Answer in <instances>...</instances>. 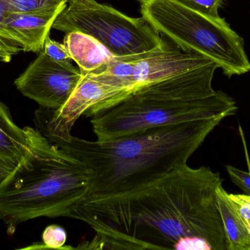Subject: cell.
I'll return each mask as SVG.
<instances>
[{"mask_svg":"<svg viewBox=\"0 0 250 250\" xmlns=\"http://www.w3.org/2000/svg\"><path fill=\"white\" fill-rule=\"evenodd\" d=\"M217 199L226 236V250H250L249 231L222 185L217 188Z\"/></svg>","mask_w":250,"mask_h":250,"instance_id":"11","label":"cell"},{"mask_svg":"<svg viewBox=\"0 0 250 250\" xmlns=\"http://www.w3.org/2000/svg\"><path fill=\"white\" fill-rule=\"evenodd\" d=\"M136 1L141 16L182 49L211 59L229 78L250 71L245 41L226 19L203 14L179 0Z\"/></svg>","mask_w":250,"mask_h":250,"instance_id":"5","label":"cell"},{"mask_svg":"<svg viewBox=\"0 0 250 250\" xmlns=\"http://www.w3.org/2000/svg\"><path fill=\"white\" fill-rule=\"evenodd\" d=\"M225 118L150 128L104 141L81 139L71 134L45 136L89 170L87 194L80 204L109 202L126 198L186 164Z\"/></svg>","mask_w":250,"mask_h":250,"instance_id":"2","label":"cell"},{"mask_svg":"<svg viewBox=\"0 0 250 250\" xmlns=\"http://www.w3.org/2000/svg\"><path fill=\"white\" fill-rule=\"evenodd\" d=\"M42 51L50 58L60 63H71L73 60L64 44L51 39L49 36L45 40Z\"/></svg>","mask_w":250,"mask_h":250,"instance_id":"16","label":"cell"},{"mask_svg":"<svg viewBox=\"0 0 250 250\" xmlns=\"http://www.w3.org/2000/svg\"><path fill=\"white\" fill-rule=\"evenodd\" d=\"M212 63L208 57L183 50L164 37V42L159 48L133 57H116L108 66L89 74L125 90V98L141 87Z\"/></svg>","mask_w":250,"mask_h":250,"instance_id":"7","label":"cell"},{"mask_svg":"<svg viewBox=\"0 0 250 250\" xmlns=\"http://www.w3.org/2000/svg\"><path fill=\"white\" fill-rule=\"evenodd\" d=\"M83 76L71 63H60L41 51L15 80L16 88L42 108L58 110L73 95Z\"/></svg>","mask_w":250,"mask_h":250,"instance_id":"8","label":"cell"},{"mask_svg":"<svg viewBox=\"0 0 250 250\" xmlns=\"http://www.w3.org/2000/svg\"><path fill=\"white\" fill-rule=\"evenodd\" d=\"M52 28L93 37L116 57H133L159 48L164 36L144 18L126 16L96 0H68Z\"/></svg>","mask_w":250,"mask_h":250,"instance_id":"6","label":"cell"},{"mask_svg":"<svg viewBox=\"0 0 250 250\" xmlns=\"http://www.w3.org/2000/svg\"><path fill=\"white\" fill-rule=\"evenodd\" d=\"M66 5L53 11L10 12L6 24L15 44L21 51L41 52L54 22Z\"/></svg>","mask_w":250,"mask_h":250,"instance_id":"9","label":"cell"},{"mask_svg":"<svg viewBox=\"0 0 250 250\" xmlns=\"http://www.w3.org/2000/svg\"><path fill=\"white\" fill-rule=\"evenodd\" d=\"M42 243L45 249H73L64 247L67 242V233L61 226L51 225L48 226L42 233Z\"/></svg>","mask_w":250,"mask_h":250,"instance_id":"14","label":"cell"},{"mask_svg":"<svg viewBox=\"0 0 250 250\" xmlns=\"http://www.w3.org/2000/svg\"><path fill=\"white\" fill-rule=\"evenodd\" d=\"M28 150L26 131L14 123L8 107L0 101V157L17 165Z\"/></svg>","mask_w":250,"mask_h":250,"instance_id":"12","label":"cell"},{"mask_svg":"<svg viewBox=\"0 0 250 250\" xmlns=\"http://www.w3.org/2000/svg\"><path fill=\"white\" fill-rule=\"evenodd\" d=\"M10 12L53 11L68 0H1Z\"/></svg>","mask_w":250,"mask_h":250,"instance_id":"13","label":"cell"},{"mask_svg":"<svg viewBox=\"0 0 250 250\" xmlns=\"http://www.w3.org/2000/svg\"><path fill=\"white\" fill-rule=\"evenodd\" d=\"M26 155L0 183V220L10 231L39 217H70L88 192L89 170L38 129L25 127Z\"/></svg>","mask_w":250,"mask_h":250,"instance_id":"4","label":"cell"},{"mask_svg":"<svg viewBox=\"0 0 250 250\" xmlns=\"http://www.w3.org/2000/svg\"><path fill=\"white\" fill-rule=\"evenodd\" d=\"M176 250H213L208 241L198 236H189L179 240L174 246Z\"/></svg>","mask_w":250,"mask_h":250,"instance_id":"19","label":"cell"},{"mask_svg":"<svg viewBox=\"0 0 250 250\" xmlns=\"http://www.w3.org/2000/svg\"><path fill=\"white\" fill-rule=\"evenodd\" d=\"M217 68V63H212L138 88L91 117L97 139L108 140L150 128L234 115L236 101L213 89Z\"/></svg>","mask_w":250,"mask_h":250,"instance_id":"3","label":"cell"},{"mask_svg":"<svg viewBox=\"0 0 250 250\" xmlns=\"http://www.w3.org/2000/svg\"><path fill=\"white\" fill-rule=\"evenodd\" d=\"M229 198L234 204L238 212L245 222L250 234V195L229 194Z\"/></svg>","mask_w":250,"mask_h":250,"instance_id":"18","label":"cell"},{"mask_svg":"<svg viewBox=\"0 0 250 250\" xmlns=\"http://www.w3.org/2000/svg\"><path fill=\"white\" fill-rule=\"evenodd\" d=\"M16 166L12 161L0 157V183L13 172Z\"/></svg>","mask_w":250,"mask_h":250,"instance_id":"22","label":"cell"},{"mask_svg":"<svg viewBox=\"0 0 250 250\" xmlns=\"http://www.w3.org/2000/svg\"><path fill=\"white\" fill-rule=\"evenodd\" d=\"M63 44L82 76L105 67L116 58L98 40L83 32H67Z\"/></svg>","mask_w":250,"mask_h":250,"instance_id":"10","label":"cell"},{"mask_svg":"<svg viewBox=\"0 0 250 250\" xmlns=\"http://www.w3.org/2000/svg\"><path fill=\"white\" fill-rule=\"evenodd\" d=\"M220 173L181 166L126 198L79 204L70 218L89 225L95 236L78 249L174 250L184 238L198 236L213 250H226L217 189Z\"/></svg>","mask_w":250,"mask_h":250,"instance_id":"1","label":"cell"},{"mask_svg":"<svg viewBox=\"0 0 250 250\" xmlns=\"http://www.w3.org/2000/svg\"><path fill=\"white\" fill-rule=\"evenodd\" d=\"M226 168L231 182L246 195H250V173L232 165H226Z\"/></svg>","mask_w":250,"mask_h":250,"instance_id":"17","label":"cell"},{"mask_svg":"<svg viewBox=\"0 0 250 250\" xmlns=\"http://www.w3.org/2000/svg\"><path fill=\"white\" fill-rule=\"evenodd\" d=\"M180 2L203 14L218 17V10L226 0H179Z\"/></svg>","mask_w":250,"mask_h":250,"instance_id":"15","label":"cell"},{"mask_svg":"<svg viewBox=\"0 0 250 250\" xmlns=\"http://www.w3.org/2000/svg\"><path fill=\"white\" fill-rule=\"evenodd\" d=\"M21 51L17 45L6 42L0 38V61L8 63L13 58V56Z\"/></svg>","mask_w":250,"mask_h":250,"instance_id":"21","label":"cell"},{"mask_svg":"<svg viewBox=\"0 0 250 250\" xmlns=\"http://www.w3.org/2000/svg\"><path fill=\"white\" fill-rule=\"evenodd\" d=\"M10 13V11L7 8V5L1 0H0V38L9 44L17 45L15 44L14 40L9 32L7 24H6L7 17Z\"/></svg>","mask_w":250,"mask_h":250,"instance_id":"20","label":"cell"}]
</instances>
